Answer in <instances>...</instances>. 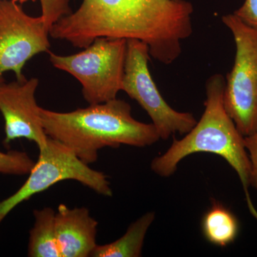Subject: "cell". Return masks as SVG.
Listing matches in <instances>:
<instances>
[{
    "mask_svg": "<svg viewBox=\"0 0 257 257\" xmlns=\"http://www.w3.org/2000/svg\"><path fill=\"white\" fill-rule=\"evenodd\" d=\"M193 12L185 0H83L52 25L50 35L84 49L98 37L140 40L151 57L168 65L192 34Z\"/></svg>",
    "mask_w": 257,
    "mask_h": 257,
    "instance_id": "cell-1",
    "label": "cell"
},
{
    "mask_svg": "<svg viewBox=\"0 0 257 257\" xmlns=\"http://www.w3.org/2000/svg\"><path fill=\"white\" fill-rule=\"evenodd\" d=\"M40 115L47 136L69 147L87 165L96 162L105 147H145L160 140L152 123L135 119L130 104L117 98L68 112L40 107Z\"/></svg>",
    "mask_w": 257,
    "mask_h": 257,
    "instance_id": "cell-2",
    "label": "cell"
},
{
    "mask_svg": "<svg viewBox=\"0 0 257 257\" xmlns=\"http://www.w3.org/2000/svg\"><path fill=\"white\" fill-rule=\"evenodd\" d=\"M226 80L221 74L211 76L206 83L204 113L197 124L182 140H174L170 148L151 162V169L160 177H168L177 170L179 162L192 154H214L222 157L236 172L242 185L246 204L257 220L248 189L251 186V164L244 137L226 110L224 93Z\"/></svg>",
    "mask_w": 257,
    "mask_h": 257,
    "instance_id": "cell-3",
    "label": "cell"
},
{
    "mask_svg": "<svg viewBox=\"0 0 257 257\" xmlns=\"http://www.w3.org/2000/svg\"><path fill=\"white\" fill-rule=\"evenodd\" d=\"M28 175L16 192L0 202V224L20 204L63 181H76L104 197L113 195L105 174L91 168L69 147L49 137Z\"/></svg>",
    "mask_w": 257,
    "mask_h": 257,
    "instance_id": "cell-4",
    "label": "cell"
},
{
    "mask_svg": "<svg viewBox=\"0 0 257 257\" xmlns=\"http://www.w3.org/2000/svg\"><path fill=\"white\" fill-rule=\"evenodd\" d=\"M127 40L98 37L77 54L68 56L49 52L55 68L75 77L82 87V95L89 104L116 99L122 88Z\"/></svg>",
    "mask_w": 257,
    "mask_h": 257,
    "instance_id": "cell-5",
    "label": "cell"
},
{
    "mask_svg": "<svg viewBox=\"0 0 257 257\" xmlns=\"http://www.w3.org/2000/svg\"><path fill=\"white\" fill-rule=\"evenodd\" d=\"M222 22L236 45L234 65L226 76L224 106L240 133L246 137L257 130V30L234 14L225 15Z\"/></svg>",
    "mask_w": 257,
    "mask_h": 257,
    "instance_id": "cell-6",
    "label": "cell"
},
{
    "mask_svg": "<svg viewBox=\"0 0 257 257\" xmlns=\"http://www.w3.org/2000/svg\"><path fill=\"white\" fill-rule=\"evenodd\" d=\"M150 57L146 43L127 40L121 91L147 111L160 140H168L177 133L186 135L197 124V119L191 113L175 110L167 104L150 74Z\"/></svg>",
    "mask_w": 257,
    "mask_h": 257,
    "instance_id": "cell-7",
    "label": "cell"
},
{
    "mask_svg": "<svg viewBox=\"0 0 257 257\" xmlns=\"http://www.w3.org/2000/svg\"><path fill=\"white\" fill-rule=\"evenodd\" d=\"M49 35L41 15L30 16L15 0H0V82L10 71L16 80L26 79L24 67L35 55L48 52Z\"/></svg>",
    "mask_w": 257,
    "mask_h": 257,
    "instance_id": "cell-8",
    "label": "cell"
},
{
    "mask_svg": "<svg viewBox=\"0 0 257 257\" xmlns=\"http://www.w3.org/2000/svg\"><path fill=\"white\" fill-rule=\"evenodd\" d=\"M39 85L37 78L0 82V112L5 121L6 147L19 139L36 144L39 150L46 145L48 136L40 119V106L35 92Z\"/></svg>",
    "mask_w": 257,
    "mask_h": 257,
    "instance_id": "cell-9",
    "label": "cell"
},
{
    "mask_svg": "<svg viewBox=\"0 0 257 257\" xmlns=\"http://www.w3.org/2000/svg\"><path fill=\"white\" fill-rule=\"evenodd\" d=\"M98 221L86 207L59 205L55 229L62 257H88L97 246Z\"/></svg>",
    "mask_w": 257,
    "mask_h": 257,
    "instance_id": "cell-10",
    "label": "cell"
},
{
    "mask_svg": "<svg viewBox=\"0 0 257 257\" xmlns=\"http://www.w3.org/2000/svg\"><path fill=\"white\" fill-rule=\"evenodd\" d=\"M155 219V213L147 212L128 226L119 239L97 245L91 257H139L142 256L145 236Z\"/></svg>",
    "mask_w": 257,
    "mask_h": 257,
    "instance_id": "cell-11",
    "label": "cell"
},
{
    "mask_svg": "<svg viewBox=\"0 0 257 257\" xmlns=\"http://www.w3.org/2000/svg\"><path fill=\"white\" fill-rule=\"evenodd\" d=\"M35 222L30 231L28 256L62 257L55 229V210L44 207L34 211Z\"/></svg>",
    "mask_w": 257,
    "mask_h": 257,
    "instance_id": "cell-12",
    "label": "cell"
},
{
    "mask_svg": "<svg viewBox=\"0 0 257 257\" xmlns=\"http://www.w3.org/2000/svg\"><path fill=\"white\" fill-rule=\"evenodd\" d=\"M202 230L209 242L225 247L236 239L239 232V222L229 209L215 201L203 216Z\"/></svg>",
    "mask_w": 257,
    "mask_h": 257,
    "instance_id": "cell-13",
    "label": "cell"
},
{
    "mask_svg": "<svg viewBox=\"0 0 257 257\" xmlns=\"http://www.w3.org/2000/svg\"><path fill=\"white\" fill-rule=\"evenodd\" d=\"M35 163L27 152L18 150L0 151V174L3 175H28Z\"/></svg>",
    "mask_w": 257,
    "mask_h": 257,
    "instance_id": "cell-14",
    "label": "cell"
},
{
    "mask_svg": "<svg viewBox=\"0 0 257 257\" xmlns=\"http://www.w3.org/2000/svg\"><path fill=\"white\" fill-rule=\"evenodd\" d=\"M20 4L27 3L30 0H15ZM32 2L37 0H31ZM72 0H39L41 7V16L45 25L50 30L52 25L58 20L72 13L71 10Z\"/></svg>",
    "mask_w": 257,
    "mask_h": 257,
    "instance_id": "cell-15",
    "label": "cell"
},
{
    "mask_svg": "<svg viewBox=\"0 0 257 257\" xmlns=\"http://www.w3.org/2000/svg\"><path fill=\"white\" fill-rule=\"evenodd\" d=\"M244 145L251 164V186L257 189V130L244 137Z\"/></svg>",
    "mask_w": 257,
    "mask_h": 257,
    "instance_id": "cell-16",
    "label": "cell"
},
{
    "mask_svg": "<svg viewBox=\"0 0 257 257\" xmlns=\"http://www.w3.org/2000/svg\"><path fill=\"white\" fill-rule=\"evenodd\" d=\"M234 14L243 23L257 30V0H245Z\"/></svg>",
    "mask_w": 257,
    "mask_h": 257,
    "instance_id": "cell-17",
    "label": "cell"
}]
</instances>
